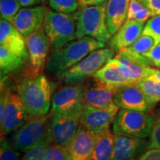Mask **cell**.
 I'll return each instance as SVG.
<instances>
[{"label":"cell","instance_id":"obj_1","mask_svg":"<svg viewBox=\"0 0 160 160\" xmlns=\"http://www.w3.org/2000/svg\"><path fill=\"white\" fill-rule=\"evenodd\" d=\"M106 43L85 37L75 39L58 49H51L45 65L48 77L59 79L65 71L79 62L91 52L105 48Z\"/></svg>","mask_w":160,"mask_h":160},{"label":"cell","instance_id":"obj_2","mask_svg":"<svg viewBox=\"0 0 160 160\" xmlns=\"http://www.w3.org/2000/svg\"><path fill=\"white\" fill-rule=\"evenodd\" d=\"M52 91L51 83L42 73L35 77L24 76L17 84V92L30 117L48 114L51 107Z\"/></svg>","mask_w":160,"mask_h":160},{"label":"cell","instance_id":"obj_3","mask_svg":"<svg viewBox=\"0 0 160 160\" xmlns=\"http://www.w3.org/2000/svg\"><path fill=\"white\" fill-rule=\"evenodd\" d=\"M77 39L90 37L107 43L112 37L107 24L106 5L79 7L73 13Z\"/></svg>","mask_w":160,"mask_h":160},{"label":"cell","instance_id":"obj_4","mask_svg":"<svg viewBox=\"0 0 160 160\" xmlns=\"http://www.w3.org/2000/svg\"><path fill=\"white\" fill-rule=\"evenodd\" d=\"M51 114L30 117L21 127L14 131L9 142L17 151L26 153L44 140L51 137Z\"/></svg>","mask_w":160,"mask_h":160},{"label":"cell","instance_id":"obj_5","mask_svg":"<svg viewBox=\"0 0 160 160\" xmlns=\"http://www.w3.org/2000/svg\"><path fill=\"white\" fill-rule=\"evenodd\" d=\"M115 55V52L110 48L96 50L65 71L59 79L65 85L85 84Z\"/></svg>","mask_w":160,"mask_h":160},{"label":"cell","instance_id":"obj_6","mask_svg":"<svg viewBox=\"0 0 160 160\" xmlns=\"http://www.w3.org/2000/svg\"><path fill=\"white\" fill-rule=\"evenodd\" d=\"M154 118L148 112L121 109L113 122L115 135L147 138L151 134Z\"/></svg>","mask_w":160,"mask_h":160},{"label":"cell","instance_id":"obj_7","mask_svg":"<svg viewBox=\"0 0 160 160\" xmlns=\"http://www.w3.org/2000/svg\"><path fill=\"white\" fill-rule=\"evenodd\" d=\"M84 106V102H81L68 111L51 115L52 143L62 147L68 145L80 125Z\"/></svg>","mask_w":160,"mask_h":160},{"label":"cell","instance_id":"obj_8","mask_svg":"<svg viewBox=\"0 0 160 160\" xmlns=\"http://www.w3.org/2000/svg\"><path fill=\"white\" fill-rule=\"evenodd\" d=\"M28 59L25 77H35L42 74L51 49V43L44 28L25 37Z\"/></svg>","mask_w":160,"mask_h":160},{"label":"cell","instance_id":"obj_9","mask_svg":"<svg viewBox=\"0 0 160 160\" xmlns=\"http://www.w3.org/2000/svg\"><path fill=\"white\" fill-rule=\"evenodd\" d=\"M120 108L112 102L103 108H96L85 105L82 114L80 125L97 136L105 130L110 128Z\"/></svg>","mask_w":160,"mask_h":160},{"label":"cell","instance_id":"obj_10","mask_svg":"<svg viewBox=\"0 0 160 160\" xmlns=\"http://www.w3.org/2000/svg\"><path fill=\"white\" fill-rule=\"evenodd\" d=\"M120 88L104 82L93 76L86 81L84 86V104L96 108L105 107L113 102Z\"/></svg>","mask_w":160,"mask_h":160},{"label":"cell","instance_id":"obj_11","mask_svg":"<svg viewBox=\"0 0 160 160\" xmlns=\"http://www.w3.org/2000/svg\"><path fill=\"white\" fill-rule=\"evenodd\" d=\"M28 118V115L18 93L10 91L3 116L0 118L2 139L21 127Z\"/></svg>","mask_w":160,"mask_h":160},{"label":"cell","instance_id":"obj_12","mask_svg":"<svg viewBox=\"0 0 160 160\" xmlns=\"http://www.w3.org/2000/svg\"><path fill=\"white\" fill-rule=\"evenodd\" d=\"M48 11L45 5L23 8L18 12L11 23L26 37L43 28Z\"/></svg>","mask_w":160,"mask_h":160},{"label":"cell","instance_id":"obj_13","mask_svg":"<svg viewBox=\"0 0 160 160\" xmlns=\"http://www.w3.org/2000/svg\"><path fill=\"white\" fill-rule=\"evenodd\" d=\"M113 102L122 109L148 112L153 107L136 84L122 86L116 93Z\"/></svg>","mask_w":160,"mask_h":160},{"label":"cell","instance_id":"obj_14","mask_svg":"<svg viewBox=\"0 0 160 160\" xmlns=\"http://www.w3.org/2000/svg\"><path fill=\"white\" fill-rule=\"evenodd\" d=\"M85 84L65 85L60 88L52 97L50 113L51 115L68 111L78 104L84 102Z\"/></svg>","mask_w":160,"mask_h":160},{"label":"cell","instance_id":"obj_15","mask_svg":"<svg viewBox=\"0 0 160 160\" xmlns=\"http://www.w3.org/2000/svg\"><path fill=\"white\" fill-rule=\"evenodd\" d=\"M95 140L94 134L79 125L77 133L65 147L67 160H90Z\"/></svg>","mask_w":160,"mask_h":160},{"label":"cell","instance_id":"obj_16","mask_svg":"<svg viewBox=\"0 0 160 160\" xmlns=\"http://www.w3.org/2000/svg\"><path fill=\"white\" fill-rule=\"evenodd\" d=\"M146 22L127 19L108 42V46L116 53L131 46L142 33Z\"/></svg>","mask_w":160,"mask_h":160},{"label":"cell","instance_id":"obj_17","mask_svg":"<svg viewBox=\"0 0 160 160\" xmlns=\"http://www.w3.org/2000/svg\"><path fill=\"white\" fill-rule=\"evenodd\" d=\"M146 138H137L114 134V145L111 160L134 159L148 148Z\"/></svg>","mask_w":160,"mask_h":160},{"label":"cell","instance_id":"obj_18","mask_svg":"<svg viewBox=\"0 0 160 160\" xmlns=\"http://www.w3.org/2000/svg\"><path fill=\"white\" fill-rule=\"evenodd\" d=\"M0 45L25 60L28 59L25 37L12 23L2 19L0 21Z\"/></svg>","mask_w":160,"mask_h":160},{"label":"cell","instance_id":"obj_19","mask_svg":"<svg viewBox=\"0 0 160 160\" xmlns=\"http://www.w3.org/2000/svg\"><path fill=\"white\" fill-rule=\"evenodd\" d=\"M131 0H108L106 5L108 28L113 36L127 20Z\"/></svg>","mask_w":160,"mask_h":160},{"label":"cell","instance_id":"obj_20","mask_svg":"<svg viewBox=\"0 0 160 160\" xmlns=\"http://www.w3.org/2000/svg\"><path fill=\"white\" fill-rule=\"evenodd\" d=\"M93 77L104 82L118 87L132 84L124 75L119 61L115 57L110 59L93 75Z\"/></svg>","mask_w":160,"mask_h":160},{"label":"cell","instance_id":"obj_21","mask_svg":"<svg viewBox=\"0 0 160 160\" xmlns=\"http://www.w3.org/2000/svg\"><path fill=\"white\" fill-rule=\"evenodd\" d=\"M114 145V133L110 128L96 136L93 152L90 160H111Z\"/></svg>","mask_w":160,"mask_h":160},{"label":"cell","instance_id":"obj_22","mask_svg":"<svg viewBox=\"0 0 160 160\" xmlns=\"http://www.w3.org/2000/svg\"><path fill=\"white\" fill-rule=\"evenodd\" d=\"M73 13H65L48 10L46 14L43 28L51 42L62 31L66 22L71 19Z\"/></svg>","mask_w":160,"mask_h":160},{"label":"cell","instance_id":"obj_23","mask_svg":"<svg viewBox=\"0 0 160 160\" xmlns=\"http://www.w3.org/2000/svg\"><path fill=\"white\" fill-rule=\"evenodd\" d=\"M24 58L12 53L5 48L0 47V69H1V79L5 78L10 73L18 71L25 65Z\"/></svg>","mask_w":160,"mask_h":160},{"label":"cell","instance_id":"obj_24","mask_svg":"<svg viewBox=\"0 0 160 160\" xmlns=\"http://www.w3.org/2000/svg\"><path fill=\"white\" fill-rule=\"evenodd\" d=\"M136 85L154 107L160 102V82L151 77H145L139 80Z\"/></svg>","mask_w":160,"mask_h":160},{"label":"cell","instance_id":"obj_25","mask_svg":"<svg viewBox=\"0 0 160 160\" xmlns=\"http://www.w3.org/2000/svg\"><path fill=\"white\" fill-rule=\"evenodd\" d=\"M157 45L154 39L148 35L142 34L134 43L128 48H126L125 51L137 56H144L145 53L148 52Z\"/></svg>","mask_w":160,"mask_h":160},{"label":"cell","instance_id":"obj_26","mask_svg":"<svg viewBox=\"0 0 160 160\" xmlns=\"http://www.w3.org/2000/svg\"><path fill=\"white\" fill-rule=\"evenodd\" d=\"M151 17V11L139 0H131L128 11L127 19H134L146 22Z\"/></svg>","mask_w":160,"mask_h":160},{"label":"cell","instance_id":"obj_27","mask_svg":"<svg viewBox=\"0 0 160 160\" xmlns=\"http://www.w3.org/2000/svg\"><path fill=\"white\" fill-rule=\"evenodd\" d=\"M21 7V4L18 0H0L1 19L11 23Z\"/></svg>","mask_w":160,"mask_h":160},{"label":"cell","instance_id":"obj_28","mask_svg":"<svg viewBox=\"0 0 160 160\" xmlns=\"http://www.w3.org/2000/svg\"><path fill=\"white\" fill-rule=\"evenodd\" d=\"M50 8L53 11L65 13H73L80 7L78 0H49Z\"/></svg>","mask_w":160,"mask_h":160},{"label":"cell","instance_id":"obj_29","mask_svg":"<svg viewBox=\"0 0 160 160\" xmlns=\"http://www.w3.org/2000/svg\"><path fill=\"white\" fill-rule=\"evenodd\" d=\"M142 34L153 37L157 45L160 43V14L151 17L146 22Z\"/></svg>","mask_w":160,"mask_h":160},{"label":"cell","instance_id":"obj_30","mask_svg":"<svg viewBox=\"0 0 160 160\" xmlns=\"http://www.w3.org/2000/svg\"><path fill=\"white\" fill-rule=\"evenodd\" d=\"M51 144H52V139L51 137H49L39 145L26 152L22 160H44L46 150Z\"/></svg>","mask_w":160,"mask_h":160},{"label":"cell","instance_id":"obj_31","mask_svg":"<svg viewBox=\"0 0 160 160\" xmlns=\"http://www.w3.org/2000/svg\"><path fill=\"white\" fill-rule=\"evenodd\" d=\"M20 151L16 150L7 139H1L0 160H19Z\"/></svg>","mask_w":160,"mask_h":160},{"label":"cell","instance_id":"obj_32","mask_svg":"<svg viewBox=\"0 0 160 160\" xmlns=\"http://www.w3.org/2000/svg\"><path fill=\"white\" fill-rule=\"evenodd\" d=\"M160 149V112L154 118L153 127L149 136L148 149Z\"/></svg>","mask_w":160,"mask_h":160},{"label":"cell","instance_id":"obj_33","mask_svg":"<svg viewBox=\"0 0 160 160\" xmlns=\"http://www.w3.org/2000/svg\"><path fill=\"white\" fill-rule=\"evenodd\" d=\"M44 160H67L65 148L51 144L46 150Z\"/></svg>","mask_w":160,"mask_h":160},{"label":"cell","instance_id":"obj_34","mask_svg":"<svg viewBox=\"0 0 160 160\" xmlns=\"http://www.w3.org/2000/svg\"><path fill=\"white\" fill-rule=\"evenodd\" d=\"M144 56L149 60L152 66L160 68V43L145 53Z\"/></svg>","mask_w":160,"mask_h":160},{"label":"cell","instance_id":"obj_35","mask_svg":"<svg viewBox=\"0 0 160 160\" xmlns=\"http://www.w3.org/2000/svg\"><path fill=\"white\" fill-rule=\"evenodd\" d=\"M151 11L152 17L160 14V0H139Z\"/></svg>","mask_w":160,"mask_h":160},{"label":"cell","instance_id":"obj_36","mask_svg":"<svg viewBox=\"0 0 160 160\" xmlns=\"http://www.w3.org/2000/svg\"><path fill=\"white\" fill-rule=\"evenodd\" d=\"M138 160H160V149H148L144 152Z\"/></svg>","mask_w":160,"mask_h":160},{"label":"cell","instance_id":"obj_37","mask_svg":"<svg viewBox=\"0 0 160 160\" xmlns=\"http://www.w3.org/2000/svg\"><path fill=\"white\" fill-rule=\"evenodd\" d=\"M80 7L93 5H107L108 0H78Z\"/></svg>","mask_w":160,"mask_h":160},{"label":"cell","instance_id":"obj_38","mask_svg":"<svg viewBox=\"0 0 160 160\" xmlns=\"http://www.w3.org/2000/svg\"><path fill=\"white\" fill-rule=\"evenodd\" d=\"M21 4L22 7H31V6L40 4L39 0H18Z\"/></svg>","mask_w":160,"mask_h":160},{"label":"cell","instance_id":"obj_39","mask_svg":"<svg viewBox=\"0 0 160 160\" xmlns=\"http://www.w3.org/2000/svg\"><path fill=\"white\" fill-rule=\"evenodd\" d=\"M150 77L153 78V79H154L156 80H157V81L160 82V70L155 69V71L153 73V74H152L151 76H150Z\"/></svg>","mask_w":160,"mask_h":160},{"label":"cell","instance_id":"obj_40","mask_svg":"<svg viewBox=\"0 0 160 160\" xmlns=\"http://www.w3.org/2000/svg\"><path fill=\"white\" fill-rule=\"evenodd\" d=\"M40 4H42V5H45V4L48 3L49 0H39Z\"/></svg>","mask_w":160,"mask_h":160},{"label":"cell","instance_id":"obj_41","mask_svg":"<svg viewBox=\"0 0 160 160\" xmlns=\"http://www.w3.org/2000/svg\"><path fill=\"white\" fill-rule=\"evenodd\" d=\"M126 160H137V159H126Z\"/></svg>","mask_w":160,"mask_h":160}]
</instances>
